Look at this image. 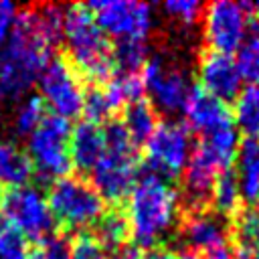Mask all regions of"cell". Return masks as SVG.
Masks as SVG:
<instances>
[{
  "mask_svg": "<svg viewBox=\"0 0 259 259\" xmlns=\"http://www.w3.org/2000/svg\"><path fill=\"white\" fill-rule=\"evenodd\" d=\"M51 45L36 32L30 8L18 12L0 51V105L18 101L51 61Z\"/></svg>",
  "mask_w": 259,
  "mask_h": 259,
  "instance_id": "1",
  "label": "cell"
},
{
  "mask_svg": "<svg viewBox=\"0 0 259 259\" xmlns=\"http://www.w3.org/2000/svg\"><path fill=\"white\" fill-rule=\"evenodd\" d=\"M180 194L170 180L146 170L127 194V223L136 247L154 249L178 221Z\"/></svg>",
  "mask_w": 259,
  "mask_h": 259,
  "instance_id": "2",
  "label": "cell"
},
{
  "mask_svg": "<svg viewBox=\"0 0 259 259\" xmlns=\"http://www.w3.org/2000/svg\"><path fill=\"white\" fill-rule=\"evenodd\" d=\"M63 40L75 71L79 69L87 79L105 83L115 73L111 45L97 26L87 4H71L65 8Z\"/></svg>",
  "mask_w": 259,
  "mask_h": 259,
  "instance_id": "3",
  "label": "cell"
},
{
  "mask_svg": "<svg viewBox=\"0 0 259 259\" xmlns=\"http://www.w3.org/2000/svg\"><path fill=\"white\" fill-rule=\"evenodd\" d=\"M101 132L103 156L91 170V184L103 202H119L130 194L140 174L138 146L119 119H109Z\"/></svg>",
  "mask_w": 259,
  "mask_h": 259,
  "instance_id": "4",
  "label": "cell"
},
{
  "mask_svg": "<svg viewBox=\"0 0 259 259\" xmlns=\"http://www.w3.org/2000/svg\"><path fill=\"white\" fill-rule=\"evenodd\" d=\"M49 208L55 223L67 229H85L95 225L103 212L105 202L99 192L81 176H63L51 184Z\"/></svg>",
  "mask_w": 259,
  "mask_h": 259,
  "instance_id": "5",
  "label": "cell"
},
{
  "mask_svg": "<svg viewBox=\"0 0 259 259\" xmlns=\"http://www.w3.org/2000/svg\"><path fill=\"white\" fill-rule=\"evenodd\" d=\"M69 119L47 113L36 130L28 136V158L32 168L47 180L63 178L71 168L69 158Z\"/></svg>",
  "mask_w": 259,
  "mask_h": 259,
  "instance_id": "6",
  "label": "cell"
},
{
  "mask_svg": "<svg viewBox=\"0 0 259 259\" xmlns=\"http://www.w3.org/2000/svg\"><path fill=\"white\" fill-rule=\"evenodd\" d=\"M0 210L4 214L2 219H6L24 239L38 243L53 235L55 219L45 194L36 186L24 184L6 190L0 196Z\"/></svg>",
  "mask_w": 259,
  "mask_h": 259,
  "instance_id": "7",
  "label": "cell"
},
{
  "mask_svg": "<svg viewBox=\"0 0 259 259\" xmlns=\"http://www.w3.org/2000/svg\"><path fill=\"white\" fill-rule=\"evenodd\" d=\"M146 146L148 170L172 180L188 164L192 154V138L186 123L180 121H162L156 125Z\"/></svg>",
  "mask_w": 259,
  "mask_h": 259,
  "instance_id": "8",
  "label": "cell"
},
{
  "mask_svg": "<svg viewBox=\"0 0 259 259\" xmlns=\"http://www.w3.org/2000/svg\"><path fill=\"white\" fill-rule=\"evenodd\" d=\"M87 8L105 36L117 40H146L154 24V12L148 2L105 0L89 2Z\"/></svg>",
  "mask_w": 259,
  "mask_h": 259,
  "instance_id": "9",
  "label": "cell"
},
{
  "mask_svg": "<svg viewBox=\"0 0 259 259\" xmlns=\"http://www.w3.org/2000/svg\"><path fill=\"white\" fill-rule=\"evenodd\" d=\"M40 101L51 113L71 119L81 113L83 107V83L75 71V67L65 57H55L47 63L38 77Z\"/></svg>",
  "mask_w": 259,
  "mask_h": 259,
  "instance_id": "10",
  "label": "cell"
},
{
  "mask_svg": "<svg viewBox=\"0 0 259 259\" xmlns=\"http://www.w3.org/2000/svg\"><path fill=\"white\" fill-rule=\"evenodd\" d=\"M202 36L210 51L231 55L247 38L251 14L243 2L214 0L202 10Z\"/></svg>",
  "mask_w": 259,
  "mask_h": 259,
  "instance_id": "11",
  "label": "cell"
},
{
  "mask_svg": "<svg viewBox=\"0 0 259 259\" xmlns=\"http://www.w3.org/2000/svg\"><path fill=\"white\" fill-rule=\"evenodd\" d=\"M140 77L144 81L146 93L152 99V107L164 113H176L184 107L192 85L188 83V75L180 67L168 63L166 57H148L144 69L140 71Z\"/></svg>",
  "mask_w": 259,
  "mask_h": 259,
  "instance_id": "12",
  "label": "cell"
},
{
  "mask_svg": "<svg viewBox=\"0 0 259 259\" xmlns=\"http://www.w3.org/2000/svg\"><path fill=\"white\" fill-rule=\"evenodd\" d=\"M198 81L200 89L219 101H235L239 91L243 89V79L237 71L233 55L206 51L198 61Z\"/></svg>",
  "mask_w": 259,
  "mask_h": 259,
  "instance_id": "13",
  "label": "cell"
},
{
  "mask_svg": "<svg viewBox=\"0 0 259 259\" xmlns=\"http://www.w3.org/2000/svg\"><path fill=\"white\" fill-rule=\"evenodd\" d=\"M229 233H231V227L227 225V221L206 208L188 212L180 229L182 241L192 249V253L194 251L208 253L212 249L225 247Z\"/></svg>",
  "mask_w": 259,
  "mask_h": 259,
  "instance_id": "14",
  "label": "cell"
},
{
  "mask_svg": "<svg viewBox=\"0 0 259 259\" xmlns=\"http://www.w3.org/2000/svg\"><path fill=\"white\" fill-rule=\"evenodd\" d=\"M182 111L186 115V127L200 132L202 136L233 123V117H231L227 103L208 95L198 85L190 87V93L184 101Z\"/></svg>",
  "mask_w": 259,
  "mask_h": 259,
  "instance_id": "15",
  "label": "cell"
},
{
  "mask_svg": "<svg viewBox=\"0 0 259 259\" xmlns=\"http://www.w3.org/2000/svg\"><path fill=\"white\" fill-rule=\"evenodd\" d=\"M182 172H184L182 200H184L188 212L204 210L210 202V192H212V184H214L219 170L200 150L192 148L190 160Z\"/></svg>",
  "mask_w": 259,
  "mask_h": 259,
  "instance_id": "16",
  "label": "cell"
},
{
  "mask_svg": "<svg viewBox=\"0 0 259 259\" xmlns=\"http://www.w3.org/2000/svg\"><path fill=\"white\" fill-rule=\"evenodd\" d=\"M103 156V132L97 123L81 121L71 130L69 136V158L71 166L81 172H91Z\"/></svg>",
  "mask_w": 259,
  "mask_h": 259,
  "instance_id": "17",
  "label": "cell"
},
{
  "mask_svg": "<svg viewBox=\"0 0 259 259\" xmlns=\"http://www.w3.org/2000/svg\"><path fill=\"white\" fill-rule=\"evenodd\" d=\"M235 164L241 200L247 204H259V138H245L239 144Z\"/></svg>",
  "mask_w": 259,
  "mask_h": 259,
  "instance_id": "18",
  "label": "cell"
},
{
  "mask_svg": "<svg viewBox=\"0 0 259 259\" xmlns=\"http://www.w3.org/2000/svg\"><path fill=\"white\" fill-rule=\"evenodd\" d=\"M239 132L235 130V125H225L219 127L210 134H204L200 144L196 146V150H200L219 172H225L231 168V164L235 162L237 150H239Z\"/></svg>",
  "mask_w": 259,
  "mask_h": 259,
  "instance_id": "19",
  "label": "cell"
},
{
  "mask_svg": "<svg viewBox=\"0 0 259 259\" xmlns=\"http://www.w3.org/2000/svg\"><path fill=\"white\" fill-rule=\"evenodd\" d=\"M32 164L26 152H22L16 144L0 142V184L18 188L28 182L32 176Z\"/></svg>",
  "mask_w": 259,
  "mask_h": 259,
  "instance_id": "20",
  "label": "cell"
},
{
  "mask_svg": "<svg viewBox=\"0 0 259 259\" xmlns=\"http://www.w3.org/2000/svg\"><path fill=\"white\" fill-rule=\"evenodd\" d=\"M233 125L247 138H259V85H247L235 97Z\"/></svg>",
  "mask_w": 259,
  "mask_h": 259,
  "instance_id": "21",
  "label": "cell"
},
{
  "mask_svg": "<svg viewBox=\"0 0 259 259\" xmlns=\"http://www.w3.org/2000/svg\"><path fill=\"white\" fill-rule=\"evenodd\" d=\"M121 123L125 125L132 142L140 148L154 134V130L158 125V117H156V111H154L152 103L148 99H140V101H134V103L125 105Z\"/></svg>",
  "mask_w": 259,
  "mask_h": 259,
  "instance_id": "22",
  "label": "cell"
},
{
  "mask_svg": "<svg viewBox=\"0 0 259 259\" xmlns=\"http://www.w3.org/2000/svg\"><path fill=\"white\" fill-rule=\"evenodd\" d=\"M241 192H239V184L235 178L233 170H225L219 172L212 184V192H210V204H212V212H217L219 217H235L239 212L241 206Z\"/></svg>",
  "mask_w": 259,
  "mask_h": 259,
  "instance_id": "23",
  "label": "cell"
},
{
  "mask_svg": "<svg viewBox=\"0 0 259 259\" xmlns=\"http://www.w3.org/2000/svg\"><path fill=\"white\" fill-rule=\"evenodd\" d=\"M103 89H105V93H107V97H109V101L115 109L125 107L134 101H140L146 95V87H144V81H142L140 73L138 75L113 73L105 81Z\"/></svg>",
  "mask_w": 259,
  "mask_h": 259,
  "instance_id": "24",
  "label": "cell"
},
{
  "mask_svg": "<svg viewBox=\"0 0 259 259\" xmlns=\"http://www.w3.org/2000/svg\"><path fill=\"white\" fill-rule=\"evenodd\" d=\"M95 239L99 241V245L105 249V251H111V249H119L125 245L127 237H130V223H127V217L125 212L121 210H109V212H103V217L95 223Z\"/></svg>",
  "mask_w": 259,
  "mask_h": 259,
  "instance_id": "25",
  "label": "cell"
},
{
  "mask_svg": "<svg viewBox=\"0 0 259 259\" xmlns=\"http://www.w3.org/2000/svg\"><path fill=\"white\" fill-rule=\"evenodd\" d=\"M111 59L115 73L138 75L148 61L146 40H117L111 47Z\"/></svg>",
  "mask_w": 259,
  "mask_h": 259,
  "instance_id": "26",
  "label": "cell"
},
{
  "mask_svg": "<svg viewBox=\"0 0 259 259\" xmlns=\"http://www.w3.org/2000/svg\"><path fill=\"white\" fill-rule=\"evenodd\" d=\"M30 16L36 32L53 47L63 40V24H65V8L59 4H42L30 8Z\"/></svg>",
  "mask_w": 259,
  "mask_h": 259,
  "instance_id": "27",
  "label": "cell"
},
{
  "mask_svg": "<svg viewBox=\"0 0 259 259\" xmlns=\"http://www.w3.org/2000/svg\"><path fill=\"white\" fill-rule=\"evenodd\" d=\"M235 53L237 55L233 59L241 79L247 81L249 85H257L259 83V36L245 38Z\"/></svg>",
  "mask_w": 259,
  "mask_h": 259,
  "instance_id": "28",
  "label": "cell"
},
{
  "mask_svg": "<svg viewBox=\"0 0 259 259\" xmlns=\"http://www.w3.org/2000/svg\"><path fill=\"white\" fill-rule=\"evenodd\" d=\"M115 107L111 105L107 93L103 87L95 85V87H89L83 95V107H81V113L87 117L85 121H91V123H99V121H109V117L113 115Z\"/></svg>",
  "mask_w": 259,
  "mask_h": 259,
  "instance_id": "29",
  "label": "cell"
},
{
  "mask_svg": "<svg viewBox=\"0 0 259 259\" xmlns=\"http://www.w3.org/2000/svg\"><path fill=\"white\" fill-rule=\"evenodd\" d=\"M47 115L45 111V103L40 101L38 95H30L26 97L20 107L16 109V115H14V132L18 136H30L36 125L42 121V117Z\"/></svg>",
  "mask_w": 259,
  "mask_h": 259,
  "instance_id": "30",
  "label": "cell"
},
{
  "mask_svg": "<svg viewBox=\"0 0 259 259\" xmlns=\"http://www.w3.org/2000/svg\"><path fill=\"white\" fill-rule=\"evenodd\" d=\"M235 237L237 247L259 249V208H249L235 214Z\"/></svg>",
  "mask_w": 259,
  "mask_h": 259,
  "instance_id": "31",
  "label": "cell"
},
{
  "mask_svg": "<svg viewBox=\"0 0 259 259\" xmlns=\"http://www.w3.org/2000/svg\"><path fill=\"white\" fill-rule=\"evenodd\" d=\"M162 10L182 26H194L202 16L204 6L198 0H166L162 4Z\"/></svg>",
  "mask_w": 259,
  "mask_h": 259,
  "instance_id": "32",
  "label": "cell"
},
{
  "mask_svg": "<svg viewBox=\"0 0 259 259\" xmlns=\"http://www.w3.org/2000/svg\"><path fill=\"white\" fill-rule=\"evenodd\" d=\"M69 259H109V253L93 235L81 233L69 245Z\"/></svg>",
  "mask_w": 259,
  "mask_h": 259,
  "instance_id": "33",
  "label": "cell"
},
{
  "mask_svg": "<svg viewBox=\"0 0 259 259\" xmlns=\"http://www.w3.org/2000/svg\"><path fill=\"white\" fill-rule=\"evenodd\" d=\"M0 259H28L26 239L10 225L0 233Z\"/></svg>",
  "mask_w": 259,
  "mask_h": 259,
  "instance_id": "34",
  "label": "cell"
},
{
  "mask_svg": "<svg viewBox=\"0 0 259 259\" xmlns=\"http://www.w3.org/2000/svg\"><path fill=\"white\" fill-rule=\"evenodd\" d=\"M28 259H69V243L59 235H51L38 241L36 249Z\"/></svg>",
  "mask_w": 259,
  "mask_h": 259,
  "instance_id": "35",
  "label": "cell"
},
{
  "mask_svg": "<svg viewBox=\"0 0 259 259\" xmlns=\"http://www.w3.org/2000/svg\"><path fill=\"white\" fill-rule=\"evenodd\" d=\"M18 16V8L14 2H8V0H2L0 2V51L14 26V20Z\"/></svg>",
  "mask_w": 259,
  "mask_h": 259,
  "instance_id": "36",
  "label": "cell"
},
{
  "mask_svg": "<svg viewBox=\"0 0 259 259\" xmlns=\"http://www.w3.org/2000/svg\"><path fill=\"white\" fill-rule=\"evenodd\" d=\"M111 259H142V253L136 245H123L115 251V255Z\"/></svg>",
  "mask_w": 259,
  "mask_h": 259,
  "instance_id": "37",
  "label": "cell"
},
{
  "mask_svg": "<svg viewBox=\"0 0 259 259\" xmlns=\"http://www.w3.org/2000/svg\"><path fill=\"white\" fill-rule=\"evenodd\" d=\"M233 259H259V249L253 247H237L233 253Z\"/></svg>",
  "mask_w": 259,
  "mask_h": 259,
  "instance_id": "38",
  "label": "cell"
},
{
  "mask_svg": "<svg viewBox=\"0 0 259 259\" xmlns=\"http://www.w3.org/2000/svg\"><path fill=\"white\" fill-rule=\"evenodd\" d=\"M142 259H176V255L170 249H150Z\"/></svg>",
  "mask_w": 259,
  "mask_h": 259,
  "instance_id": "39",
  "label": "cell"
},
{
  "mask_svg": "<svg viewBox=\"0 0 259 259\" xmlns=\"http://www.w3.org/2000/svg\"><path fill=\"white\" fill-rule=\"evenodd\" d=\"M204 259H233V253L227 249V247H219V249H212L204 255Z\"/></svg>",
  "mask_w": 259,
  "mask_h": 259,
  "instance_id": "40",
  "label": "cell"
},
{
  "mask_svg": "<svg viewBox=\"0 0 259 259\" xmlns=\"http://www.w3.org/2000/svg\"><path fill=\"white\" fill-rule=\"evenodd\" d=\"M176 259H198V257H196V253H192V251H184V253L176 255Z\"/></svg>",
  "mask_w": 259,
  "mask_h": 259,
  "instance_id": "41",
  "label": "cell"
},
{
  "mask_svg": "<svg viewBox=\"0 0 259 259\" xmlns=\"http://www.w3.org/2000/svg\"><path fill=\"white\" fill-rule=\"evenodd\" d=\"M255 14H257V22H255V20H253V18H251V22H253V24H257V26H259V4H257V10H255Z\"/></svg>",
  "mask_w": 259,
  "mask_h": 259,
  "instance_id": "42",
  "label": "cell"
},
{
  "mask_svg": "<svg viewBox=\"0 0 259 259\" xmlns=\"http://www.w3.org/2000/svg\"><path fill=\"white\" fill-rule=\"evenodd\" d=\"M4 227H6V221L0 217V233H2V229H4Z\"/></svg>",
  "mask_w": 259,
  "mask_h": 259,
  "instance_id": "43",
  "label": "cell"
}]
</instances>
